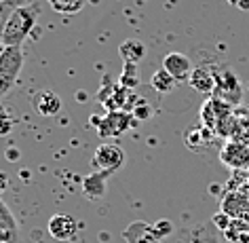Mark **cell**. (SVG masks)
<instances>
[{
	"mask_svg": "<svg viewBox=\"0 0 249 243\" xmlns=\"http://www.w3.org/2000/svg\"><path fill=\"white\" fill-rule=\"evenodd\" d=\"M40 17V7L38 4H17L11 11L7 26H4L2 34V47H21L23 40L34 32L36 21Z\"/></svg>",
	"mask_w": 249,
	"mask_h": 243,
	"instance_id": "cell-1",
	"label": "cell"
},
{
	"mask_svg": "<svg viewBox=\"0 0 249 243\" xmlns=\"http://www.w3.org/2000/svg\"><path fill=\"white\" fill-rule=\"evenodd\" d=\"M23 68L21 47H2L0 49V102L13 89Z\"/></svg>",
	"mask_w": 249,
	"mask_h": 243,
	"instance_id": "cell-2",
	"label": "cell"
},
{
	"mask_svg": "<svg viewBox=\"0 0 249 243\" xmlns=\"http://www.w3.org/2000/svg\"><path fill=\"white\" fill-rule=\"evenodd\" d=\"M213 74H215V89L211 95L222 99L230 106H236L241 104V95H243V87H241V80L239 76L230 70L228 66L224 68H213Z\"/></svg>",
	"mask_w": 249,
	"mask_h": 243,
	"instance_id": "cell-3",
	"label": "cell"
},
{
	"mask_svg": "<svg viewBox=\"0 0 249 243\" xmlns=\"http://www.w3.org/2000/svg\"><path fill=\"white\" fill-rule=\"evenodd\" d=\"M124 150L118 144H112V142H104L95 148L93 152V167L102 171H118L124 165Z\"/></svg>",
	"mask_w": 249,
	"mask_h": 243,
	"instance_id": "cell-4",
	"label": "cell"
},
{
	"mask_svg": "<svg viewBox=\"0 0 249 243\" xmlns=\"http://www.w3.org/2000/svg\"><path fill=\"white\" fill-rule=\"evenodd\" d=\"M133 123H138V121L133 118L131 112L112 110L106 116H102V123L97 125V133H99V138H118L127 129H131Z\"/></svg>",
	"mask_w": 249,
	"mask_h": 243,
	"instance_id": "cell-5",
	"label": "cell"
},
{
	"mask_svg": "<svg viewBox=\"0 0 249 243\" xmlns=\"http://www.w3.org/2000/svg\"><path fill=\"white\" fill-rule=\"evenodd\" d=\"M47 230L55 241H74L80 233V222L72 214H53L47 222Z\"/></svg>",
	"mask_w": 249,
	"mask_h": 243,
	"instance_id": "cell-6",
	"label": "cell"
},
{
	"mask_svg": "<svg viewBox=\"0 0 249 243\" xmlns=\"http://www.w3.org/2000/svg\"><path fill=\"white\" fill-rule=\"evenodd\" d=\"M220 161L234 171L249 169V146L236 140H226V144L220 148Z\"/></svg>",
	"mask_w": 249,
	"mask_h": 243,
	"instance_id": "cell-7",
	"label": "cell"
},
{
	"mask_svg": "<svg viewBox=\"0 0 249 243\" xmlns=\"http://www.w3.org/2000/svg\"><path fill=\"white\" fill-rule=\"evenodd\" d=\"M30 104H32V110L36 112V114L45 116V118H51V116L61 112V97L51 89L34 91L32 97H30Z\"/></svg>",
	"mask_w": 249,
	"mask_h": 243,
	"instance_id": "cell-8",
	"label": "cell"
},
{
	"mask_svg": "<svg viewBox=\"0 0 249 243\" xmlns=\"http://www.w3.org/2000/svg\"><path fill=\"white\" fill-rule=\"evenodd\" d=\"M220 209L224 214H228L232 220H241V222L249 224V201L239 190H228L226 195L222 197Z\"/></svg>",
	"mask_w": 249,
	"mask_h": 243,
	"instance_id": "cell-9",
	"label": "cell"
},
{
	"mask_svg": "<svg viewBox=\"0 0 249 243\" xmlns=\"http://www.w3.org/2000/svg\"><path fill=\"white\" fill-rule=\"evenodd\" d=\"M163 68L171 74L173 78L178 80V83H184V80H188V78H190L192 61H190L188 55L173 51V53H167L165 57H163Z\"/></svg>",
	"mask_w": 249,
	"mask_h": 243,
	"instance_id": "cell-10",
	"label": "cell"
},
{
	"mask_svg": "<svg viewBox=\"0 0 249 243\" xmlns=\"http://www.w3.org/2000/svg\"><path fill=\"white\" fill-rule=\"evenodd\" d=\"M112 176V171H102L95 169L89 176H85L83 180V192L89 201H102L106 197V186H108V178Z\"/></svg>",
	"mask_w": 249,
	"mask_h": 243,
	"instance_id": "cell-11",
	"label": "cell"
},
{
	"mask_svg": "<svg viewBox=\"0 0 249 243\" xmlns=\"http://www.w3.org/2000/svg\"><path fill=\"white\" fill-rule=\"evenodd\" d=\"M182 243H220V230L211 224V220L201 222L196 226L184 230Z\"/></svg>",
	"mask_w": 249,
	"mask_h": 243,
	"instance_id": "cell-12",
	"label": "cell"
},
{
	"mask_svg": "<svg viewBox=\"0 0 249 243\" xmlns=\"http://www.w3.org/2000/svg\"><path fill=\"white\" fill-rule=\"evenodd\" d=\"M188 85H190L195 91L203 93V95H211V93H213V89H215V74H213V68H209V66H196V68H192L190 78H188Z\"/></svg>",
	"mask_w": 249,
	"mask_h": 243,
	"instance_id": "cell-13",
	"label": "cell"
},
{
	"mask_svg": "<svg viewBox=\"0 0 249 243\" xmlns=\"http://www.w3.org/2000/svg\"><path fill=\"white\" fill-rule=\"evenodd\" d=\"M213 138H215V131H211L207 127H192V129H186L184 133L186 146L195 152L207 150V140H213Z\"/></svg>",
	"mask_w": 249,
	"mask_h": 243,
	"instance_id": "cell-14",
	"label": "cell"
},
{
	"mask_svg": "<svg viewBox=\"0 0 249 243\" xmlns=\"http://www.w3.org/2000/svg\"><path fill=\"white\" fill-rule=\"evenodd\" d=\"M118 53H121L124 64H135L138 66L140 61L144 59V55H146V45L142 40H138V38H127V40H123Z\"/></svg>",
	"mask_w": 249,
	"mask_h": 243,
	"instance_id": "cell-15",
	"label": "cell"
},
{
	"mask_svg": "<svg viewBox=\"0 0 249 243\" xmlns=\"http://www.w3.org/2000/svg\"><path fill=\"white\" fill-rule=\"evenodd\" d=\"M176 85H178V80L173 78L171 74L165 70V68H159V70L152 72V76H150V87L157 93H160V95L171 93L173 89H176Z\"/></svg>",
	"mask_w": 249,
	"mask_h": 243,
	"instance_id": "cell-16",
	"label": "cell"
},
{
	"mask_svg": "<svg viewBox=\"0 0 249 243\" xmlns=\"http://www.w3.org/2000/svg\"><path fill=\"white\" fill-rule=\"evenodd\" d=\"M118 85L127 87V89H135L140 85V72L135 64H124L123 61V70L118 74Z\"/></svg>",
	"mask_w": 249,
	"mask_h": 243,
	"instance_id": "cell-17",
	"label": "cell"
},
{
	"mask_svg": "<svg viewBox=\"0 0 249 243\" xmlns=\"http://www.w3.org/2000/svg\"><path fill=\"white\" fill-rule=\"evenodd\" d=\"M85 2L87 0H49V4H51L57 13H66V15L78 13V11L85 7Z\"/></svg>",
	"mask_w": 249,
	"mask_h": 243,
	"instance_id": "cell-18",
	"label": "cell"
},
{
	"mask_svg": "<svg viewBox=\"0 0 249 243\" xmlns=\"http://www.w3.org/2000/svg\"><path fill=\"white\" fill-rule=\"evenodd\" d=\"M148 226H150V224H148V222H142V220L131 222L127 228L123 230V239L127 241V243H135L142 235H146V233H148Z\"/></svg>",
	"mask_w": 249,
	"mask_h": 243,
	"instance_id": "cell-19",
	"label": "cell"
},
{
	"mask_svg": "<svg viewBox=\"0 0 249 243\" xmlns=\"http://www.w3.org/2000/svg\"><path fill=\"white\" fill-rule=\"evenodd\" d=\"M201 123L203 127L215 131L217 127V116H215V108H213V99H207L203 106H201Z\"/></svg>",
	"mask_w": 249,
	"mask_h": 243,
	"instance_id": "cell-20",
	"label": "cell"
},
{
	"mask_svg": "<svg viewBox=\"0 0 249 243\" xmlns=\"http://www.w3.org/2000/svg\"><path fill=\"white\" fill-rule=\"evenodd\" d=\"M0 228L17 235V220H15V216L11 214V209L4 205L2 199H0Z\"/></svg>",
	"mask_w": 249,
	"mask_h": 243,
	"instance_id": "cell-21",
	"label": "cell"
},
{
	"mask_svg": "<svg viewBox=\"0 0 249 243\" xmlns=\"http://www.w3.org/2000/svg\"><path fill=\"white\" fill-rule=\"evenodd\" d=\"M173 230H176V226H173L171 220H157L154 224H150V233L157 237L159 241H163L165 237H169Z\"/></svg>",
	"mask_w": 249,
	"mask_h": 243,
	"instance_id": "cell-22",
	"label": "cell"
},
{
	"mask_svg": "<svg viewBox=\"0 0 249 243\" xmlns=\"http://www.w3.org/2000/svg\"><path fill=\"white\" fill-rule=\"evenodd\" d=\"M15 7H17V0H0V45H2V34H4L7 19Z\"/></svg>",
	"mask_w": 249,
	"mask_h": 243,
	"instance_id": "cell-23",
	"label": "cell"
},
{
	"mask_svg": "<svg viewBox=\"0 0 249 243\" xmlns=\"http://www.w3.org/2000/svg\"><path fill=\"white\" fill-rule=\"evenodd\" d=\"M13 125H15L13 116L9 114V110L4 108V104L0 102V138H2V135H9Z\"/></svg>",
	"mask_w": 249,
	"mask_h": 243,
	"instance_id": "cell-24",
	"label": "cell"
},
{
	"mask_svg": "<svg viewBox=\"0 0 249 243\" xmlns=\"http://www.w3.org/2000/svg\"><path fill=\"white\" fill-rule=\"evenodd\" d=\"M131 114H133V118L135 121H148V118L152 116V106L148 104V102H138L133 106V110H131Z\"/></svg>",
	"mask_w": 249,
	"mask_h": 243,
	"instance_id": "cell-25",
	"label": "cell"
},
{
	"mask_svg": "<svg viewBox=\"0 0 249 243\" xmlns=\"http://www.w3.org/2000/svg\"><path fill=\"white\" fill-rule=\"evenodd\" d=\"M211 224H213L220 233H226V230L230 228V224H232V218H230L228 214H224V211L220 209L217 214L211 216Z\"/></svg>",
	"mask_w": 249,
	"mask_h": 243,
	"instance_id": "cell-26",
	"label": "cell"
},
{
	"mask_svg": "<svg viewBox=\"0 0 249 243\" xmlns=\"http://www.w3.org/2000/svg\"><path fill=\"white\" fill-rule=\"evenodd\" d=\"M226 2L230 4V7L243 11V13H247L249 11V0H226Z\"/></svg>",
	"mask_w": 249,
	"mask_h": 243,
	"instance_id": "cell-27",
	"label": "cell"
},
{
	"mask_svg": "<svg viewBox=\"0 0 249 243\" xmlns=\"http://www.w3.org/2000/svg\"><path fill=\"white\" fill-rule=\"evenodd\" d=\"M135 243H160V241H159L157 237H154V235L150 233V226H148V233H146V235H142V237H140V239L135 241Z\"/></svg>",
	"mask_w": 249,
	"mask_h": 243,
	"instance_id": "cell-28",
	"label": "cell"
},
{
	"mask_svg": "<svg viewBox=\"0 0 249 243\" xmlns=\"http://www.w3.org/2000/svg\"><path fill=\"white\" fill-rule=\"evenodd\" d=\"M9 188V176L4 171H0V195Z\"/></svg>",
	"mask_w": 249,
	"mask_h": 243,
	"instance_id": "cell-29",
	"label": "cell"
},
{
	"mask_svg": "<svg viewBox=\"0 0 249 243\" xmlns=\"http://www.w3.org/2000/svg\"><path fill=\"white\" fill-rule=\"evenodd\" d=\"M236 190H239L241 195L249 201V180H245V182H241V184H239V188H236Z\"/></svg>",
	"mask_w": 249,
	"mask_h": 243,
	"instance_id": "cell-30",
	"label": "cell"
}]
</instances>
